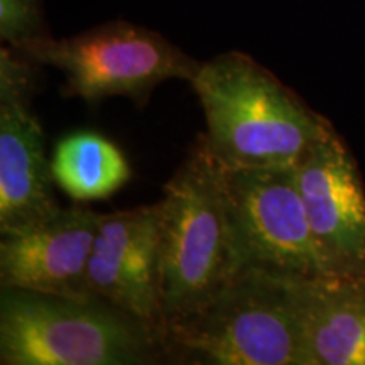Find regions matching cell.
<instances>
[{
	"mask_svg": "<svg viewBox=\"0 0 365 365\" xmlns=\"http://www.w3.org/2000/svg\"><path fill=\"white\" fill-rule=\"evenodd\" d=\"M191 86L207 120L205 143L225 168H296L333 127L245 53L202 63Z\"/></svg>",
	"mask_w": 365,
	"mask_h": 365,
	"instance_id": "cell-1",
	"label": "cell"
},
{
	"mask_svg": "<svg viewBox=\"0 0 365 365\" xmlns=\"http://www.w3.org/2000/svg\"><path fill=\"white\" fill-rule=\"evenodd\" d=\"M159 240L163 330L207 307L240 271L222 168L203 134L164 185Z\"/></svg>",
	"mask_w": 365,
	"mask_h": 365,
	"instance_id": "cell-2",
	"label": "cell"
},
{
	"mask_svg": "<svg viewBox=\"0 0 365 365\" xmlns=\"http://www.w3.org/2000/svg\"><path fill=\"white\" fill-rule=\"evenodd\" d=\"M171 362L164 331L110 301L0 287L2 365Z\"/></svg>",
	"mask_w": 365,
	"mask_h": 365,
	"instance_id": "cell-3",
	"label": "cell"
},
{
	"mask_svg": "<svg viewBox=\"0 0 365 365\" xmlns=\"http://www.w3.org/2000/svg\"><path fill=\"white\" fill-rule=\"evenodd\" d=\"M298 281L244 267L207 307L164 333L171 362L309 365Z\"/></svg>",
	"mask_w": 365,
	"mask_h": 365,
	"instance_id": "cell-4",
	"label": "cell"
},
{
	"mask_svg": "<svg viewBox=\"0 0 365 365\" xmlns=\"http://www.w3.org/2000/svg\"><path fill=\"white\" fill-rule=\"evenodd\" d=\"M19 51L65 75L63 97L88 103L125 97L144 107L164 81L191 83L202 66L156 31L127 21L105 22L65 39L49 36Z\"/></svg>",
	"mask_w": 365,
	"mask_h": 365,
	"instance_id": "cell-5",
	"label": "cell"
},
{
	"mask_svg": "<svg viewBox=\"0 0 365 365\" xmlns=\"http://www.w3.org/2000/svg\"><path fill=\"white\" fill-rule=\"evenodd\" d=\"M220 168L240 269H264L293 279L327 274L296 168Z\"/></svg>",
	"mask_w": 365,
	"mask_h": 365,
	"instance_id": "cell-6",
	"label": "cell"
},
{
	"mask_svg": "<svg viewBox=\"0 0 365 365\" xmlns=\"http://www.w3.org/2000/svg\"><path fill=\"white\" fill-rule=\"evenodd\" d=\"M39 66L19 49H0V235L38 227L61 210L43 125L31 107Z\"/></svg>",
	"mask_w": 365,
	"mask_h": 365,
	"instance_id": "cell-7",
	"label": "cell"
},
{
	"mask_svg": "<svg viewBox=\"0 0 365 365\" xmlns=\"http://www.w3.org/2000/svg\"><path fill=\"white\" fill-rule=\"evenodd\" d=\"M296 176L327 274L365 277V185L335 127L296 166Z\"/></svg>",
	"mask_w": 365,
	"mask_h": 365,
	"instance_id": "cell-8",
	"label": "cell"
},
{
	"mask_svg": "<svg viewBox=\"0 0 365 365\" xmlns=\"http://www.w3.org/2000/svg\"><path fill=\"white\" fill-rule=\"evenodd\" d=\"M159 240V202L107 215L98 213L88 262V291L163 330Z\"/></svg>",
	"mask_w": 365,
	"mask_h": 365,
	"instance_id": "cell-9",
	"label": "cell"
},
{
	"mask_svg": "<svg viewBox=\"0 0 365 365\" xmlns=\"http://www.w3.org/2000/svg\"><path fill=\"white\" fill-rule=\"evenodd\" d=\"M98 213L61 208L29 230L0 239V287L88 298V262Z\"/></svg>",
	"mask_w": 365,
	"mask_h": 365,
	"instance_id": "cell-10",
	"label": "cell"
},
{
	"mask_svg": "<svg viewBox=\"0 0 365 365\" xmlns=\"http://www.w3.org/2000/svg\"><path fill=\"white\" fill-rule=\"evenodd\" d=\"M309 365H365V277L298 281Z\"/></svg>",
	"mask_w": 365,
	"mask_h": 365,
	"instance_id": "cell-11",
	"label": "cell"
},
{
	"mask_svg": "<svg viewBox=\"0 0 365 365\" xmlns=\"http://www.w3.org/2000/svg\"><path fill=\"white\" fill-rule=\"evenodd\" d=\"M51 171L59 188L78 202L110 198L132 178L120 148L93 130L71 132L59 139Z\"/></svg>",
	"mask_w": 365,
	"mask_h": 365,
	"instance_id": "cell-12",
	"label": "cell"
},
{
	"mask_svg": "<svg viewBox=\"0 0 365 365\" xmlns=\"http://www.w3.org/2000/svg\"><path fill=\"white\" fill-rule=\"evenodd\" d=\"M49 38L41 0H0L2 44L24 49Z\"/></svg>",
	"mask_w": 365,
	"mask_h": 365,
	"instance_id": "cell-13",
	"label": "cell"
}]
</instances>
